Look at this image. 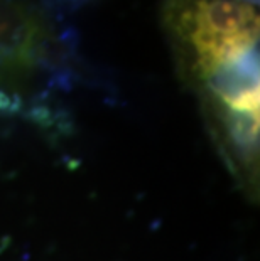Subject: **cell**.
<instances>
[{
  "label": "cell",
  "mask_w": 260,
  "mask_h": 261,
  "mask_svg": "<svg viewBox=\"0 0 260 261\" xmlns=\"http://www.w3.org/2000/svg\"><path fill=\"white\" fill-rule=\"evenodd\" d=\"M162 19L186 74L203 83L258 47V12L245 0H164Z\"/></svg>",
  "instance_id": "1"
},
{
  "label": "cell",
  "mask_w": 260,
  "mask_h": 261,
  "mask_svg": "<svg viewBox=\"0 0 260 261\" xmlns=\"http://www.w3.org/2000/svg\"><path fill=\"white\" fill-rule=\"evenodd\" d=\"M49 29L41 10L26 0H0V85H19L42 56Z\"/></svg>",
  "instance_id": "2"
},
{
  "label": "cell",
  "mask_w": 260,
  "mask_h": 261,
  "mask_svg": "<svg viewBox=\"0 0 260 261\" xmlns=\"http://www.w3.org/2000/svg\"><path fill=\"white\" fill-rule=\"evenodd\" d=\"M245 2L252 4V5H258V0H245Z\"/></svg>",
  "instance_id": "3"
},
{
  "label": "cell",
  "mask_w": 260,
  "mask_h": 261,
  "mask_svg": "<svg viewBox=\"0 0 260 261\" xmlns=\"http://www.w3.org/2000/svg\"><path fill=\"white\" fill-rule=\"evenodd\" d=\"M69 2H86V0H69Z\"/></svg>",
  "instance_id": "4"
}]
</instances>
